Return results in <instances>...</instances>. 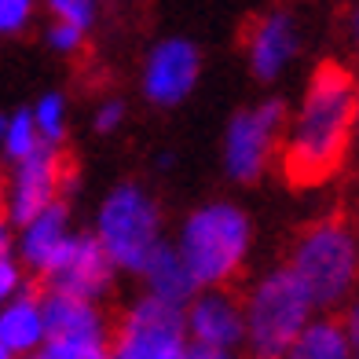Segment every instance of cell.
<instances>
[{"label":"cell","instance_id":"cell-31","mask_svg":"<svg viewBox=\"0 0 359 359\" xmlns=\"http://www.w3.org/2000/svg\"><path fill=\"white\" fill-rule=\"evenodd\" d=\"M4 202H8V180H0V209H4Z\"/></svg>","mask_w":359,"mask_h":359},{"label":"cell","instance_id":"cell-27","mask_svg":"<svg viewBox=\"0 0 359 359\" xmlns=\"http://www.w3.org/2000/svg\"><path fill=\"white\" fill-rule=\"evenodd\" d=\"M187 359H231L227 355V348H213V345H187Z\"/></svg>","mask_w":359,"mask_h":359},{"label":"cell","instance_id":"cell-10","mask_svg":"<svg viewBox=\"0 0 359 359\" xmlns=\"http://www.w3.org/2000/svg\"><path fill=\"white\" fill-rule=\"evenodd\" d=\"M44 330L52 345H110L114 326L100 312L95 301L67 297V293H44Z\"/></svg>","mask_w":359,"mask_h":359},{"label":"cell","instance_id":"cell-17","mask_svg":"<svg viewBox=\"0 0 359 359\" xmlns=\"http://www.w3.org/2000/svg\"><path fill=\"white\" fill-rule=\"evenodd\" d=\"M352 341L345 330V319L326 316L312 326H304V334L293 341V348L283 359H348Z\"/></svg>","mask_w":359,"mask_h":359},{"label":"cell","instance_id":"cell-18","mask_svg":"<svg viewBox=\"0 0 359 359\" xmlns=\"http://www.w3.org/2000/svg\"><path fill=\"white\" fill-rule=\"evenodd\" d=\"M41 133H37V121H34V110L22 107L8 114V133H4V147H0V154H4L11 165H19L22 158H29L41 147Z\"/></svg>","mask_w":359,"mask_h":359},{"label":"cell","instance_id":"cell-15","mask_svg":"<svg viewBox=\"0 0 359 359\" xmlns=\"http://www.w3.org/2000/svg\"><path fill=\"white\" fill-rule=\"evenodd\" d=\"M187 330L198 345H213V348H231L242 341L246 330V316L238 312V304L231 301L227 290H213L191 304L187 316Z\"/></svg>","mask_w":359,"mask_h":359},{"label":"cell","instance_id":"cell-16","mask_svg":"<svg viewBox=\"0 0 359 359\" xmlns=\"http://www.w3.org/2000/svg\"><path fill=\"white\" fill-rule=\"evenodd\" d=\"M143 275H147V283H151L154 297L169 301L176 308H184L194 297V286H198L194 275H191V268H187V260L180 257V250L165 246V242L158 246V253L151 257V264H147Z\"/></svg>","mask_w":359,"mask_h":359},{"label":"cell","instance_id":"cell-12","mask_svg":"<svg viewBox=\"0 0 359 359\" xmlns=\"http://www.w3.org/2000/svg\"><path fill=\"white\" fill-rule=\"evenodd\" d=\"M198 77V52L187 41H165L158 44L143 70V92L151 103L172 107L194 88Z\"/></svg>","mask_w":359,"mask_h":359},{"label":"cell","instance_id":"cell-6","mask_svg":"<svg viewBox=\"0 0 359 359\" xmlns=\"http://www.w3.org/2000/svg\"><path fill=\"white\" fill-rule=\"evenodd\" d=\"M187 316L161 297H143L114 323V359H187Z\"/></svg>","mask_w":359,"mask_h":359},{"label":"cell","instance_id":"cell-13","mask_svg":"<svg viewBox=\"0 0 359 359\" xmlns=\"http://www.w3.org/2000/svg\"><path fill=\"white\" fill-rule=\"evenodd\" d=\"M70 235H74L70 231V202H55L26 227H19V235H15V257L37 279V275L52 268V260L70 242Z\"/></svg>","mask_w":359,"mask_h":359},{"label":"cell","instance_id":"cell-2","mask_svg":"<svg viewBox=\"0 0 359 359\" xmlns=\"http://www.w3.org/2000/svg\"><path fill=\"white\" fill-rule=\"evenodd\" d=\"M290 268L301 275L319 308H337L359 279V227L345 213L304 224L293 242Z\"/></svg>","mask_w":359,"mask_h":359},{"label":"cell","instance_id":"cell-1","mask_svg":"<svg viewBox=\"0 0 359 359\" xmlns=\"http://www.w3.org/2000/svg\"><path fill=\"white\" fill-rule=\"evenodd\" d=\"M359 133V81L341 59H323L308 77L304 107L293 133L279 147V172L286 187L308 191L334 180L348 161Z\"/></svg>","mask_w":359,"mask_h":359},{"label":"cell","instance_id":"cell-30","mask_svg":"<svg viewBox=\"0 0 359 359\" xmlns=\"http://www.w3.org/2000/svg\"><path fill=\"white\" fill-rule=\"evenodd\" d=\"M4 133H8V114H0V147H4Z\"/></svg>","mask_w":359,"mask_h":359},{"label":"cell","instance_id":"cell-24","mask_svg":"<svg viewBox=\"0 0 359 359\" xmlns=\"http://www.w3.org/2000/svg\"><path fill=\"white\" fill-rule=\"evenodd\" d=\"M48 44L62 55H77L81 44H85V29H77L70 22H52L48 26Z\"/></svg>","mask_w":359,"mask_h":359},{"label":"cell","instance_id":"cell-9","mask_svg":"<svg viewBox=\"0 0 359 359\" xmlns=\"http://www.w3.org/2000/svg\"><path fill=\"white\" fill-rule=\"evenodd\" d=\"M283 128H286V107L279 100L235 114L231 128H227V172L242 184H257L271 161V151H279Z\"/></svg>","mask_w":359,"mask_h":359},{"label":"cell","instance_id":"cell-25","mask_svg":"<svg viewBox=\"0 0 359 359\" xmlns=\"http://www.w3.org/2000/svg\"><path fill=\"white\" fill-rule=\"evenodd\" d=\"M121 118H125V103L121 100H107V103H100V110H95V133H114V128L121 125Z\"/></svg>","mask_w":359,"mask_h":359},{"label":"cell","instance_id":"cell-14","mask_svg":"<svg viewBox=\"0 0 359 359\" xmlns=\"http://www.w3.org/2000/svg\"><path fill=\"white\" fill-rule=\"evenodd\" d=\"M0 345L11 355H34L37 348L48 345V330H44V297L34 283H26L19 297H11L0 308Z\"/></svg>","mask_w":359,"mask_h":359},{"label":"cell","instance_id":"cell-20","mask_svg":"<svg viewBox=\"0 0 359 359\" xmlns=\"http://www.w3.org/2000/svg\"><path fill=\"white\" fill-rule=\"evenodd\" d=\"M48 11H52V22H70L77 29H92L95 22V4L100 0H44Z\"/></svg>","mask_w":359,"mask_h":359},{"label":"cell","instance_id":"cell-29","mask_svg":"<svg viewBox=\"0 0 359 359\" xmlns=\"http://www.w3.org/2000/svg\"><path fill=\"white\" fill-rule=\"evenodd\" d=\"M11 231H15V224L8 217V209H0V257L11 253Z\"/></svg>","mask_w":359,"mask_h":359},{"label":"cell","instance_id":"cell-5","mask_svg":"<svg viewBox=\"0 0 359 359\" xmlns=\"http://www.w3.org/2000/svg\"><path fill=\"white\" fill-rule=\"evenodd\" d=\"M161 220H158V205L140 184H121L114 187L103 205H100V220H95V235L107 246L110 260L125 271H147L151 257L161 246Z\"/></svg>","mask_w":359,"mask_h":359},{"label":"cell","instance_id":"cell-22","mask_svg":"<svg viewBox=\"0 0 359 359\" xmlns=\"http://www.w3.org/2000/svg\"><path fill=\"white\" fill-rule=\"evenodd\" d=\"M26 359H114L110 345H52L48 341L44 348H37Z\"/></svg>","mask_w":359,"mask_h":359},{"label":"cell","instance_id":"cell-19","mask_svg":"<svg viewBox=\"0 0 359 359\" xmlns=\"http://www.w3.org/2000/svg\"><path fill=\"white\" fill-rule=\"evenodd\" d=\"M34 110V121H37V133L44 143L52 147H67V100L59 92H44L41 100L29 107Z\"/></svg>","mask_w":359,"mask_h":359},{"label":"cell","instance_id":"cell-21","mask_svg":"<svg viewBox=\"0 0 359 359\" xmlns=\"http://www.w3.org/2000/svg\"><path fill=\"white\" fill-rule=\"evenodd\" d=\"M37 0H0V37H15L22 34L34 19Z\"/></svg>","mask_w":359,"mask_h":359},{"label":"cell","instance_id":"cell-23","mask_svg":"<svg viewBox=\"0 0 359 359\" xmlns=\"http://www.w3.org/2000/svg\"><path fill=\"white\" fill-rule=\"evenodd\" d=\"M26 290V268L19 264L15 253H4L0 257V308H4L11 297H19Z\"/></svg>","mask_w":359,"mask_h":359},{"label":"cell","instance_id":"cell-32","mask_svg":"<svg viewBox=\"0 0 359 359\" xmlns=\"http://www.w3.org/2000/svg\"><path fill=\"white\" fill-rule=\"evenodd\" d=\"M0 359H19V355H11V352H8L4 345H0Z\"/></svg>","mask_w":359,"mask_h":359},{"label":"cell","instance_id":"cell-26","mask_svg":"<svg viewBox=\"0 0 359 359\" xmlns=\"http://www.w3.org/2000/svg\"><path fill=\"white\" fill-rule=\"evenodd\" d=\"M341 34H345L352 41V48L359 52V8H348L345 15H341Z\"/></svg>","mask_w":359,"mask_h":359},{"label":"cell","instance_id":"cell-11","mask_svg":"<svg viewBox=\"0 0 359 359\" xmlns=\"http://www.w3.org/2000/svg\"><path fill=\"white\" fill-rule=\"evenodd\" d=\"M242 52L250 55V67L260 81H271L286 67V59L297 52V26L286 11L271 15H250L238 34Z\"/></svg>","mask_w":359,"mask_h":359},{"label":"cell","instance_id":"cell-8","mask_svg":"<svg viewBox=\"0 0 359 359\" xmlns=\"http://www.w3.org/2000/svg\"><path fill=\"white\" fill-rule=\"evenodd\" d=\"M114 260L95 231H74L70 242L59 250L52 268L37 275L34 286L44 293H67L81 301H100L114 286Z\"/></svg>","mask_w":359,"mask_h":359},{"label":"cell","instance_id":"cell-28","mask_svg":"<svg viewBox=\"0 0 359 359\" xmlns=\"http://www.w3.org/2000/svg\"><path fill=\"white\" fill-rule=\"evenodd\" d=\"M345 330H348V341H352V352L359 355V297H355V304L348 308V316H345Z\"/></svg>","mask_w":359,"mask_h":359},{"label":"cell","instance_id":"cell-3","mask_svg":"<svg viewBox=\"0 0 359 359\" xmlns=\"http://www.w3.org/2000/svg\"><path fill=\"white\" fill-rule=\"evenodd\" d=\"M246 250H250V220L227 202L202 205L184 224L180 257L187 260V268H191L198 286L227 290L238 279Z\"/></svg>","mask_w":359,"mask_h":359},{"label":"cell","instance_id":"cell-7","mask_svg":"<svg viewBox=\"0 0 359 359\" xmlns=\"http://www.w3.org/2000/svg\"><path fill=\"white\" fill-rule=\"evenodd\" d=\"M74 187H77V169H74V158L67 154V147L41 143L34 154L11 169L4 209L15 227H26L48 205L67 202Z\"/></svg>","mask_w":359,"mask_h":359},{"label":"cell","instance_id":"cell-4","mask_svg":"<svg viewBox=\"0 0 359 359\" xmlns=\"http://www.w3.org/2000/svg\"><path fill=\"white\" fill-rule=\"evenodd\" d=\"M312 304V293L293 268L271 271L253 290L246 308V337L253 359H283L293 348V341L304 334Z\"/></svg>","mask_w":359,"mask_h":359}]
</instances>
